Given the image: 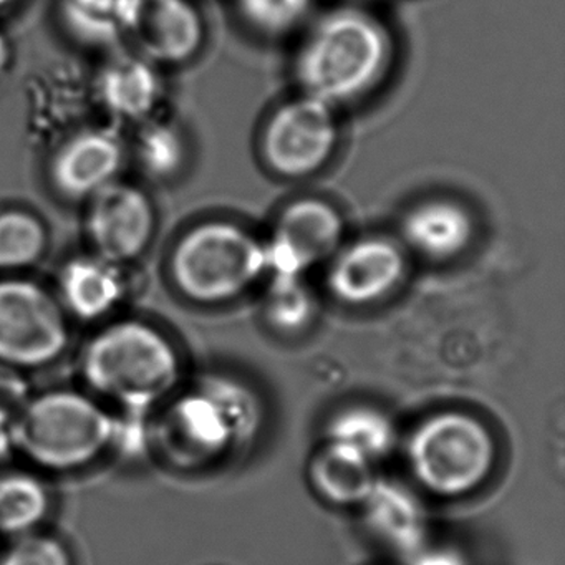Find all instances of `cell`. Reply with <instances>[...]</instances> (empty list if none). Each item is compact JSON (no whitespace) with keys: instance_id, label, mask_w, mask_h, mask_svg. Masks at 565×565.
Returning a JSON list of instances; mask_svg holds the SVG:
<instances>
[{"instance_id":"cell-18","label":"cell","mask_w":565,"mask_h":565,"mask_svg":"<svg viewBox=\"0 0 565 565\" xmlns=\"http://www.w3.org/2000/svg\"><path fill=\"white\" fill-rule=\"evenodd\" d=\"M62 299L81 320H98L110 313L124 296V282L114 263L82 257L67 264L61 279Z\"/></svg>"},{"instance_id":"cell-25","label":"cell","mask_w":565,"mask_h":565,"mask_svg":"<svg viewBox=\"0 0 565 565\" xmlns=\"http://www.w3.org/2000/svg\"><path fill=\"white\" fill-rule=\"evenodd\" d=\"M0 565H75V557L64 539L39 529L9 539Z\"/></svg>"},{"instance_id":"cell-9","label":"cell","mask_w":565,"mask_h":565,"mask_svg":"<svg viewBox=\"0 0 565 565\" xmlns=\"http://www.w3.org/2000/svg\"><path fill=\"white\" fill-rule=\"evenodd\" d=\"M345 234L342 214L319 198L287 204L264 241L267 276L306 277L313 267L329 263Z\"/></svg>"},{"instance_id":"cell-27","label":"cell","mask_w":565,"mask_h":565,"mask_svg":"<svg viewBox=\"0 0 565 565\" xmlns=\"http://www.w3.org/2000/svg\"><path fill=\"white\" fill-rule=\"evenodd\" d=\"M32 395L28 372L0 363V428L11 429Z\"/></svg>"},{"instance_id":"cell-11","label":"cell","mask_w":565,"mask_h":565,"mask_svg":"<svg viewBox=\"0 0 565 565\" xmlns=\"http://www.w3.org/2000/svg\"><path fill=\"white\" fill-rule=\"evenodd\" d=\"M90 198L87 230L98 256L114 264L137 257L153 233V207L148 198L120 183L107 184Z\"/></svg>"},{"instance_id":"cell-13","label":"cell","mask_w":565,"mask_h":565,"mask_svg":"<svg viewBox=\"0 0 565 565\" xmlns=\"http://www.w3.org/2000/svg\"><path fill=\"white\" fill-rule=\"evenodd\" d=\"M360 509L366 527L398 554L412 558L426 547L428 515L425 505L403 482L376 479L372 492Z\"/></svg>"},{"instance_id":"cell-26","label":"cell","mask_w":565,"mask_h":565,"mask_svg":"<svg viewBox=\"0 0 565 565\" xmlns=\"http://www.w3.org/2000/svg\"><path fill=\"white\" fill-rule=\"evenodd\" d=\"M138 157L148 173L158 178L171 177L184 160V141L177 128L153 124L145 128L138 143Z\"/></svg>"},{"instance_id":"cell-4","label":"cell","mask_w":565,"mask_h":565,"mask_svg":"<svg viewBox=\"0 0 565 565\" xmlns=\"http://www.w3.org/2000/svg\"><path fill=\"white\" fill-rule=\"evenodd\" d=\"M406 462L423 491L458 499L488 482L498 462V443L489 426L471 413H433L409 433Z\"/></svg>"},{"instance_id":"cell-3","label":"cell","mask_w":565,"mask_h":565,"mask_svg":"<svg viewBox=\"0 0 565 565\" xmlns=\"http://www.w3.org/2000/svg\"><path fill=\"white\" fill-rule=\"evenodd\" d=\"M117 413L87 390L34 393L11 426L14 452L32 468L72 475L114 451Z\"/></svg>"},{"instance_id":"cell-1","label":"cell","mask_w":565,"mask_h":565,"mask_svg":"<svg viewBox=\"0 0 565 565\" xmlns=\"http://www.w3.org/2000/svg\"><path fill=\"white\" fill-rule=\"evenodd\" d=\"M85 390L117 413L151 415L183 383V360L170 337L140 320L98 330L81 353Z\"/></svg>"},{"instance_id":"cell-22","label":"cell","mask_w":565,"mask_h":565,"mask_svg":"<svg viewBox=\"0 0 565 565\" xmlns=\"http://www.w3.org/2000/svg\"><path fill=\"white\" fill-rule=\"evenodd\" d=\"M138 0H64V15L87 41H115L128 34Z\"/></svg>"},{"instance_id":"cell-23","label":"cell","mask_w":565,"mask_h":565,"mask_svg":"<svg viewBox=\"0 0 565 565\" xmlns=\"http://www.w3.org/2000/svg\"><path fill=\"white\" fill-rule=\"evenodd\" d=\"M45 246L44 227L24 213L0 216V270L21 269L35 263Z\"/></svg>"},{"instance_id":"cell-16","label":"cell","mask_w":565,"mask_h":565,"mask_svg":"<svg viewBox=\"0 0 565 565\" xmlns=\"http://www.w3.org/2000/svg\"><path fill=\"white\" fill-rule=\"evenodd\" d=\"M379 476L375 462L352 446L327 439L309 462L313 491L332 505L360 508L369 498Z\"/></svg>"},{"instance_id":"cell-8","label":"cell","mask_w":565,"mask_h":565,"mask_svg":"<svg viewBox=\"0 0 565 565\" xmlns=\"http://www.w3.org/2000/svg\"><path fill=\"white\" fill-rule=\"evenodd\" d=\"M339 140L337 108L302 94L270 115L260 135V154L274 173L299 180L322 170Z\"/></svg>"},{"instance_id":"cell-7","label":"cell","mask_w":565,"mask_h":565,"mask_svg":"<svg viewBox=\"0 0 565 565\" xmlns=\"http://www.w3.org/2000/svg\"><path fill=\"white\" fill-rule=\"evenodd\" d=\"M67 320L51 294L28 280L0 282V363L45 369L68 347Z\"/></svg>"},{"instance_id":"cell-28","label":"cell","mask_w":565,"mask_h":565,"mask_svg":"<svg viewBox=\"0 0 565 565\" xmlns=\"http://www.w3.org/2000/svg\"><path fill=\"white\" fill-rule=\"evenodd\" d=\"M412 565H468L459 552L446 547L425 548L413 555Z\"/></svg>"},{"instance_id":"cell-2","label":"cell","mask_w":565,"mask_h":565,"mask_svg":"<svg viewBox=\"0 0 565 565\" xmlns=\"http://www.w3.org/2000/svg\"><path fill=\"white\" fill-rule=\"evenodd\" d=\"M392 58V35L379 18L359 8L333 9L303 39L296 77L302 94L339 108L369 95Z\"/></svg>"},{"instance_id":"cell-30","label":"cell","mask_w":565,"mask_h":565,"mask_svg":"<svg viewBox=\"0 0 565 565\" xmlns=\"http://www.w3.org/2000/svg\"><path fill=\"white\" fill-rule=\"evenodd\" d=\"M9 64V45L6 39L0 35V75L4 74Z\"/></svg>"},{"instance_id":"cell-24","label":"cell","mask_w":565,"mask_h":565,"mask_svg":"<svg viewBox=\"0 0 565 565\" xmlns=\"http://www.w3.org/2000/svg\"><path fill=\"white\" fill-rule=\"evenodd\" d=\"M236 6L250 29L269 38H280L306 22L313 0H236Z\"/></svg>"},{"instance_id":"cell-17","label":"cell","mask_w":565,"mask_h":565,"mask_svg":"<svg viewBox=\"0 0 565 565\" xmlns=\"http://www.w3.org/2000/svg\"><path fill=\"white\" fill-rule=\"evenodd\" d=\"M54 494L38 469L0 466V537L39 531L51 518Z\"/></svg>"},{"instance_id":"cell-5","label":"cell","mask_w":565,"mask_h":565,"mask_svg":"<svg viewBox=\"0 0 565 565\" xmlns=\"http://www.w3.org/2000/svg\"><path fill=\"white\" fill-rule=\"evenodd\" d=\"M171 269L188 299L230 302L267 276L264 241L241 224L207 221L184 234Z\"/></svg>"},{"instance_id":"cell-21","label":"cell","mask_w":565,"mask_h":565,"mask_svg":"<svg viewBox=\"0 0 565 565\" xmlns=\"http://www.w3.org/2000/svg\"><path fill=\"white\" fill-rule=\"evenodd\" d=\"M263 307L267 323L286 335L309 329L317 313V300L306 277L269 276Z\"/></svg>"},{"instance_id":"cell-31","label":"cell","mask_w":565,"mask_h":565,"mask_svg":"<svg viewBox=\"0 0 565 565\" xmlns=\"http://www.w3.org/2000/svg\"><path fill=\"white\" fill-rule=\"evenodd\" d=\"M14 0H0V9L8 8L9 4H12Z\"/></svg>"},{"instance_id":"cell-14","label":"cell","mask_w":565,"mask_h":565,"mask_svg":"<svg viewBox=\"0 0 565 565\" xmlns=\"http://www.w3.org/2000/svg\"><path fill=\"white\" fill-rule=\"evenodd\" d=\"M475 233V220L468 207L446 198L422 201L402 221L405 247L428 260L461 256Z\"/></svg>"},{"instance_id":"cell-15","label":"cell","mask_w":565,"mask_h":565,"mask_svg":"<svg viewBox=\"0 0 565 565\" xmlns=\"http://www.w3.org/2000/svg\"><path fill=\"white\" fill-rule=\"evenodd\" d=\"M124 153L120 141L107 131H87L68 141L52 168L55 184L68 196H92L114 183Z\"/></svg>"},{"instance_id":"cell-10","label":"cell","mask_w":565,"mask_h":565,"mask_svg":"<svg viewBox=\"0 0 565 565\" xmlns=\"http://www.w3.org/2000/svg\"><path fill=\"white\" fill-rule=\"evenodd\" d=\"M408 273L405 247L385 236L342 244L329 260L327 287L339 302L366 307L395 292Z\"/></svg>"},{"instance_id":"cell-29","label":"cell","mask_w":565,"mask_h":565,"mask_svg":"<svg viewBox=\"0 0 565 565\" xmlns=\"http://www.w3.org/2000/svg\"><path fill=\"white\" fill-rule=\"evenodd\" d=\"M14 455L11 429L0 428V466H6V462Z\"/></svg>"},{"instance_id":"cell-6","label":"cell","mask_w":565,"mask_h":565,"mask_svg":"<svg viewBox=\"0 0 565 565\" xmlns=\"http://www.w3.org/2000/svg\"><path fill=\"white\" fill-rule=\"evenodd\" d=\"M148 445L170 468L196 472L244 448L210 379L178 390L148 423Z\"/></svg>"},{"instance_id":"cell-12","label":"cell","mask_w":565,"mask_h":565,"mask_svg":"<svg viewBox=\"0 0 565 565\" xmlns=\"http://www.w3.org/2000/svg\"><path fill=\"white\" fill-rule=\"evenodd\" d=\"M150 61L193 57L204 41V24L190 0H138L128 34Z\"/></svg>"},{"instance_id":"cell-20","label":"cell","mask_w":565,"mask_h":565,"mask_svg":"<svg viewBox=\"0 0 565 565\" xmlns=\"http://www.w3.org/2000/svg\"><path fill=\"white\" fill-rule=\"evenodd\" d=\"M327 439L352 446L376 462L395 449L398 433L393 419L382 409L355 405L340 409L330 418Z\"/></svg>"},{"instance_id":"cell-19","label":"cell","mask_w":565,"mask_h":565,"mask_svg":"<svg viewBox=\"0 0 565 565\" xmlns=\"http://www.w3.org/2000/svg\"><path fill=\"white\" fill-rule=\"evenodd\" d=\"M100 98L111 114L140 118L150 114L160 98L161 84L150 62L141 57L115 58L100 75Z\"/></svg>"}]
</instances>
